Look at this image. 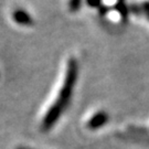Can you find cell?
<instances>
[{
	"mask_svg": "<svg viewBox=\"0 0 149 149\" xmlns=\"http://www.w3.org/2000/svg\"><path fill=\"white\" fill-rule=\"evenodd\" d=\"M108 119H109L108 114L105 111H100V112H97L91 117V119L87 123V127L92 129V130L98 129V128L103 127L104 125H106Z\"/></svg>",
	"mask_w": 149,
	"mask_h": 149,
	"instance_id": "3",
	"label": "cell"
},
{
	"mask_svg": "<svg viewBox=\"0 0 149 149\" xmlns=\"http://www.w3.org/2000/svg\"><path fill=\"white\" fill-rule=\"evenodd\" d=\"M133 9V12L138 13V15H144L149 20V1H145L139 6H132L130 7Z\"/></svg>",
	"mask_w": 149,
	"mask_h": 149,
	"instance_id": "4",
	"label": "cell"
},
{
	"mask_svg": "<svg viewBox=\"0 0 149 149\" xmlns=\"http://www.w3.org/2000/svg\"><path fill=\"white\" fill-rule=\"evenodd\" d=\"M18 149H30V148H26V147H19Z\"/></svg>",
	"mask_w": 149,
	"mask_h": 149,
	"instance_id": "8",
	"label": "cell"
},
{
	"mask_svg": "<svg viewBox=\"0 0 149 149\" xmlns=\"http://www.w3.org/2000/svg\"><path fill=\"white\" fill-rule=\"evenodd\" d=\"M86 3L91 8H97L100 9L102 6H103V0H85Z\"/></svg>",
	"mask_w": 149,
	"mask_h": 149,
	"instance_id": "6",
	"label": "cell"
},
{
	"mask_svg": "<svg viewBox=\"0 0 149 149\" xmlns=\"http://www.w3.org/2000/svg\"><path fill=\"white\" fill-rule=\"evenodd\" d=\"M79 76V63L77 60L74 58H71L68 61L66 65V73L64 77L63 85L61 87L60 94L56 98V101L54 102L49 108L45 116L42 120V129L44 132L50 130L51 128L55 125V123L58 122L61 117V115L66 109V107L69 106L72 95H73V90L77 81Z\"/></svg>",
	"mask_w": 149,
	"mask_h": 149,
	"instance_id": "1",
	"label": "cell"
},
{
	"mask_svg": "<svg viewBox=\"0 0 149 149\" xmlns=\"http://www.w3.org/2000/svg\"><path fill=\"white\" fill-rule=\"evenodd\" d=\"M11 17H12V20L16 22L17 24L22 26V27H31L34 24L33 17L24 9H16L12 12Z\"/></svg>",
	"mask_w": 149,
	"mask_h": 149,
	"instance_id": "2",
	"label": "cell"
},
{
	"mask_svg": "<svg viewBox=\"0 0 149 149\" xmlns=\"http://www.w3.org/2000/svg\"><path fill=\"white\" fill-rule=\"evenodd\" d=\"M108 11H109V7H106V6H104V5L98 9V12H100L101 16H105Z\"/></svg>",
	"mask_w": 149,
	"mask_h": 149,
	"instance_id": "7",
	"label": "cell"
},
{
	"mask_svg": "<svg viewBox=\"0 0 149 149\" xmlns=\"http://www.w3.org/2000/svg\"><path fill=\"white\" fill-rule=\"evenodd\" d=\"M81 5H82V0H70L69 8L71 12H77L80 10Z\"/></svg>",
	"mask_w": 149,
	"mask_h": 149,
	"instance_id": "5",
	"label": "cell"
}]
</instances>
